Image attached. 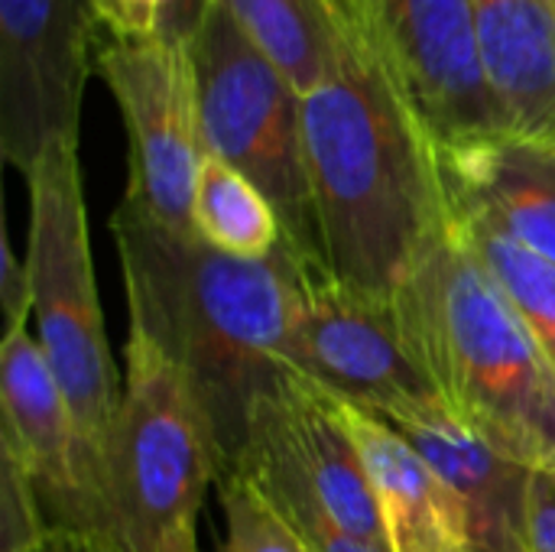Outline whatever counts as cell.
<instances>
[{
	"mask_svg": "<svg viewBox=\"0 0 555 552\" xmlns=\"http://www.w3.org/2000/svg\"><path fill=\"white\" fill-rule=\"evenodd\" d=\"M211 0H156V33L192 42Z\"/></svg>",
	"mask_w": 555,
	"mask_h": 552,
	"instance_id": "obj_26",
	"label": "cell"
},
{
	"mask_svg": "<svg viewBox=\"0 0 555 552\" xmlns=\"http://www.w3.org/2000/svg\"><path fill=\"white\" fill-rule=\"evenodd\" d=\"M527 552H555V465L530 475Z\"/></svg>",
	"mask_w": 555,
	"mask_h": 552,
	"instance_id": "obj_24",
	"label": "cell"
},
{
	"mask_svg": "<svg viewBox=\"0 0 555 552\" xmlns=\"http://www.w3.org/2000/svg\"><path fill=\"white\" fill-rule=\"evenodd\" d=\"M124 394L107 446L111 537L124 552H198L195 527L215 459L189 394L166 351L127 325Z\"/></svg>",
	"mask_w": 555,
	"mask_h": 552,
	"instance_id": "obj_5",
	"label": "cell"
},
{
	"mask_svg": "<svg viewBox=\"0 0 555 552\" xmlns=\"http://www.w3.org/2000/svg\"><path fill=\"white\" fill-rule=\"evenodd\" d=\"M36 552H124L107 537L72 534V530H49Z\"/></svg>",
	"mask_w": 555,
	"mask_h": 552,
	"instance_id": "obj_27",
	"label": "cell"
},
{
	"mask_svg": "<svg viewBox=\"0 0 555 552\" xmlns=\"http://www.w3.org/2000/svg\"><path fill=\"white\" fill-rule=\"evenodd\" d=\"M0 449L33 482L49 530L111 537L107 488L39 342L26 329L0 338Z\"/></svg>",
	"mask_w": 555,
	"mask_h": 552,
	"instance_id": "obj_11",
	"label": "cell"
},
{
	"mask_svg": "<svg viewBox=\"0 0 555 552\" xmlns=\"http://www.w3.org/2000/svg\"><path fill=\"white\" fill-rule=\"evenodd\" d=\"M192 68L205 153L244 172L276 208L283 241L325 270L306 166L302 94L218 0L208 3L192 36Z\"/></svg>",
	"mask_w": 555,
	"mask_h": 552,
	"instance_id": "obj_6",
	"label": "cell"
},
{
	"mask_svg": "<svg viewBox=\"0 0 555 552\" xmlns=\"http://www.w3.org/2000/svg\"><path fill=\"white\" fill-rule=\"evenodd\" d=\"M449 221L455 234L465 241V247L485 264V270L498 280V286L507 293L527 329L533 332L537 345L555 368V264L527 251L524 244L511 241L498 228L449 211Z\"/></svg>",
	"mask_w": 555,
	"mask_h": 552,
	"instance_id": "obj_19",
	"label": "cell"
},
{
	"mask_svg": "<svg viewBox=\"0 0 555 552\" xmlns=\"http://www.w3.org/2000/svg\"><path fill=\"white\" fill-rule=\"evenodd\" d=\"M449 211L472 215L555 264V153L520 140L439 150Z\"/></svg>",
	"mask_w": 555,
	"mask_h": 552,
	"instance_id": "obj_15",
	"label": "cell"
},
{
	"mask_svg": "<svg viewBox=\"0 0 555 552\" xmlns=\"http://www.w3.org/2000/svg\"><path fill=\"white\" fill-rule=\"evenodd\" d=\"M101 29L91 0H0V150L23 179L52 143L78 140Z\"/></svg>",
	"mask_w": 555,
	"mask_h": 552,
	"instance_id": "obj_10",
	"label": "cell"
},
{
	"mask_svg": "<svg viewBox=\"0 0 555 552\" xmlns=\"http://www.w3.org/2000/svg\"><path fill=\"white\" fill-rule=\"evenodd\" d=\"M400 332L446 410L507 459L555 465V368L452 221L393 293Z\"/></svg>",
	"mask_w": 555,
	"mask_h": 552,
	"instance_id": "obj_3",
	"label": "cell"
},
{
	"mask_svg": "<svg viewBox=\"0 0 555 552\" xmlns=\"http://www.w3.org/2000/svg\"><path fill=\"white\" fill-rule=\"evenodd\" d=\"M338 410L361 455L387 547L393 552H472L465 511L429 459L393 423L341 400Z\"/></svg>",
	"mask_w": 555,
	"mask_h": 552,
	"instance_id": "obj_13",
	"label": "cell"
},
{
	"mask_svg": "<svg viewBox=\"0 0 555 552\" xmlns=\"http://www.w3.org/2000/svg\"><path fill=\"white\" fill-rule=\"evenodd\" d=\"M101 26L111 36H150L156 33V0H91Z\"/></svg>",
	"mask_w": 555,
	"mask_h": 552,
	"instance_id": "obj_25",
	"label": "cell"
},
{
	"mask_svg": "<svg viewBox=\"0 0 555 552\" xmlns=\"http://www.w3.org/2000/svg\"><path fill=\"white\" fill-rule=\"evenodd\" d=\"M276 511L299 534V540L306 543L309 552H393L384 540H371V537L341 530L338 524H332L325 514H319L312 508H276Z\"/></svg>",
	"mask_w": 555,
	"mask_h": 552,
	"instance_id": "obj_22",
	"label": "cell"
},
{
	"mask_svg": "<svg viewBox=\"0 0 555 552\" xmlns=\"http://www.w3.org/2000/svg\"><path fill=\"white\" fill-rule=\"evenodd\" d=\"M397 429L429 459L459 498L472 552H527V495L533 468L488 446L462 426L446 403L397 423Z\"/></svg>",
	"mask_w": 555,
	"mask_h": 552,
	"instance_id": "obj_14",
	"label": "cell"
},
{
	"mask_svg": "<svg viewBox=\"0 0 555 552\" xmlns=\"http://www.w3.org/2000/svg\"><path fill=\"white\" fill-rule=\"evenodd\" d=\"M94 68L111 88L130 140L124 202L169 231L195 234L192 198L205 143L192 42L163 33L111 36V42H101Z\"/></svg>",
	"mask_w": 555,
	"mask_h": 552,
	"instance_id": "obj_7",
	"label": "cell"
},
{
	"mask_svg": "<svg viewBox=\"0 0 555 552\" xmlns=\"http://www.w3.org/2000/svg\"><path fill=\"white\" fill-rule=\"evenodd\" d=\"M283 368L393 426L442 407L400 332L393 299L358 293L322 267L302 273Z\"/></svg>",
	"mask_w": 555,
	"mask_h": 552,
	"instance_id": "obj_8",
	"label": "cell"
},
{
	"mask_svg": "<svg viewBox=\"0 0 555 552\" xmlns=\"http://www.w3.org/2000/svg\"><path fill=\"white\" fill-rule=\"evenodd\" d=\"M550 7H553V13H555V0H550Z\"/></svg>",
	"mask_w": 555,
	"mask_h": 552,
	"instance_id": "obj_28",
	"label": "cell"
},
{
	"mask_svg": "<svg viewBox=\"0 0 555 552\" xmlns=\"http://www.w3.org/2000/svg\"><path fill=\"white\" fill-rule=\"evenodd\" d=\"M49 521L20 462L0 449V552H36Z\"/></svg>",
	"mask_w": 555,
	"mask_h": 552,
	"instance_id": "obj_21",
	"label": "cell"
},
{
	"mask_svg": "<svg viewBox=\"0 0 555 552\" xmlns=\"http://www.w3.org/2000/svg\"><path fill=\"white\" fill-rule=\"evenodd\" d=\"M488 88L511 140L555 153V13L550 0H472Z\"/></svg>",
	"mask_w": 555,
	"mask_h": 552,
	"instance_id": "obj_16",
	"label": "cell"
},
{
	"mask_svg": "<svg viewBox=\"0 0 555 552\" xmlns=\"http://www.w3.org/2000/svg\"><path fill=\"white\" fill-rule=\"evenodd\" d=\"M0 306H3V332L26 329V319L33 312L29 267L13 254L7 234H0Z\"/></svg>",
	"mask_w": 555,
	"mask_h": 552,
	"instance_id": "obj_23",
	"label": "cell"
},
{
	"mask_svg": "<svg viewBox=\"0 0 555 552\" xmlns=\"http://www.w3.org/2000/svg\"><path fill=\"white\" fill-rule=\"evenodd\" d=\"M192 224L205 244L237 260H267L283 244V224L270 198L244 172L208 153L195 179Z\"/></svg>",
	"mask_w": 555,
	"mask_h": 552,
	"instance_id": "obj_18",
	"label": "cell"
},
{
	"mask_svg": "<svg viewBox=\"0 0 555 552\" xmlns=\"http://www.w3.org/2000/svg\"><path fill=\"white\" fill-rule=\"evenodd\" d=\"M26 185V267L33 283V316L39 325L36 342L72 407L81 442L107 488V446L117 423L124 384L107 348L104 316L98 303L78 140L52 143L29 169Z\"/></svg>",
	"mask_w": 555,
	"mask_h": 552,
	"instance_id": "obj_4",
	"label": "cell"
},
{
	"mask_svg": "<svg viewBox=\"0 0 555 552\" xmlns=\"http://www.w3.org/2000/svg\"><path fill=\"white\" fill-rule=\"evenodd\" d=\"M364 3L397 78L439 150L507 137L485 78L472 0Z\"/></svg>",
	"mask_w": 555,
	"mask_h": 552,
	"instance_id": "obj_12",
	"label": "cell"
},
{
	"mask_svg": "<svg viewBox=\"0 0 555 552\" xmlns=\"http://www.w3.org/2000/svg\"><path fill=\"white\" fill-rule=\"evenodd\" d=\"M127 316L176 364L198 407L215 488L237 475L257 397L280 377L306 264L286 241L237 260L120 202L111 218Z\"/></svg>",
	"mask_w": 555,
	"mask_h": 552,
	"instance_id": "obj_2",
	"label": "cell"
},
{
	"mask_svg": "<svg viewBox=\"0 0 555 552\" xmlns=\"http://www.w3.org/2000/svg\"><path fill=\"white\" fill-rule=\"evenodd\" d=\"M302 140L325 270L393 299L446 231L439 146L397 78L364 0H338L335 59L302 94Z\"/></svg>",
	"mask_w": 555,
	"mask_h": 552,
	"instance_id": "obj_1",
	"label": "cell"
},
{
	"mask_svg": "<svg viewBox=\"0 0 555 552\" xmlns=\"http://www.w3.org/2000/svg\"><path fill=\"white\" fill-rule=\"evenodd\" d=\"M452 552H462V550H452Z\"/></svg>",
	"mask_w": 555,
	"mask_h": 552,
	"instance_id": "obj_29",
	"label": "cell"
},
{
	"mask_svg": "<svg viewBox=\"0 0 555 552\" xmlns=\"http://www.w3.org/2000/svg\"><path fill=\"white\" fill-rule=\"evenodd\" d=\"M218 498L224 511L221 552H309L286 517L247 478H228L218 485Z\"/></svg>",
	"mask_w": 555,
	"mask_h": 552,
	"instance_id": "obj_20",
	"label": "cell"
},
{
	"mask_svg": "<svg viewBox=\"0 0 555 552\" xmlns=\"http://www.w3.org/2000/svg\"><path fill=\"white\" fill-rule=\"evenodd\" d=\"M234 478H247L276 508H312L341 530L387 543L338 400L293 371L257 397Z\"/></svg>",
	"mask_w": 555,
	"mask_h": 552,
	"instance_id": "obj_9",
	"label": "cell"
},
{
	"mask_svg": "<svg viewBox=\"0 0 555 552\" xmlns=\"http://www.w3.org/2000/svg\"><path fill=\"white\" fill-rule=\"evenodd\" d=\"M247 39L309 94L325 81L335 59L338 0H218Z\"/></svg>",
	"mask_w": 555,
	"mask_h": 552,
	"instance_id": "obj_17",
	"label": "cell"
}]
</instances>
